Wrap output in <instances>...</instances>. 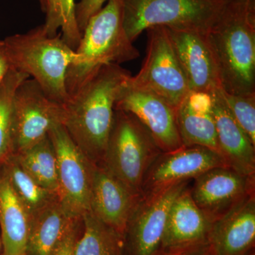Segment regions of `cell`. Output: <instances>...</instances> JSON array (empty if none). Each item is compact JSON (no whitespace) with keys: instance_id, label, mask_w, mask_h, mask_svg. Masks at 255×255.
Returning <instances> with one entry per match:
<instances>
[{"instance_id":"6da1fadb","label":"cell","mask_w":255,"mask_h":255,"mask_svg":"<svg viewBox=\"0 0 255 255\" xmlns=\"http://www.w3.org/2000/svg\"><path fill=\"white\" fill-rule=\"evenodd\" d=\"M131 76L121 65H103L64 105L63 125L72 140L96 165H102L110 137L114 105Z\"/></svg>"},{"instance_id":"7a4b0ae2","label":"cell","mask_w":255,"mask_h":255,"mask_svg":"<svg viewBox=\"0 0 255 255\" xmlns=\"http://www.w3.org/2000/svg\"><path fill=\"white\" fill-rule=\"evenodd\" d=\"M207 38L221 88L231 95L255 94V0H228Z\"/></svg>"},{"instance_id":"3957f363","label":"cell","mask_w":255,"mask_h":255,"mask_svg":"<svg viewBox=\"0 0 255 255\" xmlns=\"http://www.w3.org/2000/svg\"><path fill=\"white\" fill-rule=\"evenodd\" d=\"M66 75L69 97L75 95L103 65H121L140 56L124 25L122 0H107L90 18Z\"/></svg>"},{"instance_id":"277c9868","label":"cell","mask_w":255,"mask_h":255,"mask_svg":"<svg viewBox=\"0 0 255 255\" xmlns=\"http://www.w3.org/2000/svg\"><path fill=\"white\" fill-rule=\"evenodd\" d=\"M4 42L11 68L34 80L53 102L62 105L68 102L66 75L76 53L61 36H49L41 25Z\"/></svg>"},{"instance_id":"5b68a950","label":"cell","mask_w":255,"mask_h":255,"mask_svg":"<svg viewBox=\"0 0 255 255\" xmlns=\"http://www.w3.org/2000/svg\"><path fill=\"white\" fill-rule=\"evenodd\" d=\"M162 150L132 114L114 111L113 124L102 165L132 194L142 196L146 174Z\"/></svg>"},{"instance_id":"8992f818","label":"cell","mask_w":255,"mask_h":255,"mask_svg":"<svg viewBox=\"0 0 255 255\" xmlns=\"http://www.w3.org/2000/svg\"><path fill=\"white\" fill-rule=\"evenodd\" d=\"M228 0H122L124 25L134 42L152 26L208 32Z\"/></svg>"},{"instance_id":"52a82bcc","label":"cell","mask_w":255,"mask_h":255,"mask_svg":"<svg viewBox=\"0 0 255 255\" xmlns=\"http://www.w3.org/2000/svg\"><path fill=\"white\" fill-rule=\"evenodd\" d=\"M146 31L147 55L140 71L130 76L128 83L158 95L177 110L190 90L168 29L157 26Z\"/></svg>"},{"instance_id":"ba28073f","label":"cell","mask_w":255,"mask_h":255,"mask_svg":"<svg viewBox=\"0 0 255 255\" xmlns=\"http://www.w3.org/2000/svg\"><path fill=\"white\" fill-rule=\"evenodd\" d=\"M58 165V200L69 219H82L90 212L96 164L72 140L63 124L48 132Z\"/></svg>"},{"instance_id":"9c48e42d","label":"cell","mask_w":255,"mask_h":255,"mask_svg":"<svg viewBox=\"0 0 255 255\" xmlns=\"http://www.w3.org/2000/svg\"><path fill=\"white\" fill-rule=\"evenodd\" d=\"M189 181L145 193L137 201L124 233L127 255H162V238L169 211Z\"/></svg>"},{"instance_id":"30bf717a","label":"cell","mask_w":255,"mask_h":255,"mask_svg":"<svg viewBox=\"0 0 255 255\" xmlns=\"http://www.w3.org/2000/svg\"><path fill=\"white\" fill-rule=\"evenodd\" d=\"M64 116V106L48 98L34 80L21 82L13 102V154L48 136L52 128L63 124Z\"/></svg>"},{"instance_id":"8fae6325","label":"cell","mask_w":255,"mask_h":255,"mask_svg":"<svg viewBox=\"0 0 255 255\" xmlns=\"http://www.w3.org/2000/svg\"><path fill=\"white\" fill-rule=\"evenodd\" d=\"M114 110L132 114L150 132L162 152L184 146L178 130L177 110L158 95L132 86L128 80L119 92Z\"/></svg>"},{"instance_id":"7c38bea8","label":"cell","mask_w":255,"mask_h":255,"mask_svg":"<svg viewBox=\"0 0 255 255\" xmlns=\"http://www.w3.org/2000/svg\"><path fill=\"white\" fill-rule=\"evenodd\" d=\"M219 167L228 166L219 152L204 146H183L175 150L162 152L146 174L142 195L164 186L195 179L209 169Z\"/></svg>"},{"instance_id":"4fadbf2b","label":"cell","mask_w":255,"mask_h":255,"mask_svg":"<svg viewBox=\"0 0 255 255\" xmlns=\"http://www.w3.org/2000/svg\"><path fill=\"white\" fill-rule=\"evenodd\" d=\"M167 28L190 92L210 94L221 87L219 68L207 32Z\"/></svg>"},{"instance_id":"5bb4252c","label":"cell","mask_w":255,"mask_h":255,"mask_svg":"<svg viewBox=\"0 0 255 255\" xmlns=\"http://www.w3.org/2000/svg\"><path fill=\"white\" fill-rule=\"evenodd\" d=\"M194 179L191 198L214 221L254 189V176L245 175L230 167H215Z\"/></svg>"},{"instance_id":"9a60e30c","label":"cell","mask_w":255,"mask_h":255,"mask_svg":"<svg viewBox=\"0 0 255 255\" xmlns=\"http://www.w3.org/2000/svg\"><path fill=\"white\" fill-rule=\"evenodd\" d=\"M254 191L215 220L208 243L214 255H248L254 252Z\"/></svg>"},{"instance_id":"2e32d148","label":"cell","mask_w":255,"mask_h":255,"mask_svg":"<svg viewBox=\"0 0 255 255\" xmlns=\"http://www.w3.org/2000/svg\"><path fill=\"white\" fill-rule=\"evenodd\" d=\"M214 221L196 205L188 187L177 196L169 211L162 238V255L207 243Z\"/></svg>"},{"instance_id":"e0dca14e","label":"cell","mask_w":255,"mask_h":255,"mask_svg":"<svg viewBox=\"0 0 255 255\" xmlns=\"http://www.w3.org/2000/svg\"><path fill=\"white\" fill-rule=\"evenodd\" d=\"M140 197L132 194L102 166H96L90 212L124 237L128 223Z\"/></svg>"},{"instance_id":"ac0fdd59","label":"cell","mask_w":255,"mask_h":255,"mask_svg":"<svg viewBox=\"0 0 255 255\" xmlns=\"http://www.w3.org/2000/svg\"><path fill=\"white\" fill-rule=\"evenodd\" d=\"M221 88L209 94L219 153L228 167L245 175L254 176L255 145L231 115L221 96Z\"/></svg>"},{"instance_id":"d6986e66","label":"cell","mask_w":255,"mask_h":255,"mask_svg":"<svg viewBox=\"0 0 255 255\" xmlns=\"http://www.w3.org/2000/svg\"><path fill=\"white\" fill-rule=\"evenodd\" d=\"M176 118L183 145L204 146L219 152L209 94L189 92L177 107Z\"/></svg>"},{"instance_id":"ffe728a7","label":"cell","mask_w":255,"mask_h":255,"mask_svg":"<svg viewBox=\"0 0 255 255\" xmlns=\"http://www.w3.org/2000/svg\"><path fill=\"white\" fill-rule=\"evenodd\" d=\"M31 215L0 171V228L1 255H26Z\"/></svg>"},{"instance_id":"44dd1931","label":"cell","mask_w":255,"mask_h":255,"mask_svg":"<svg viewBox=\"0 0 255 255\" xmlns=\"http://www.w3.org/2000/svg\"><path fill=\"white\" fill-rule=\"evenodd\" d=\"M71 220L58 198L32 215L26 255H52Z\"/></svg>"},{"instance_id":"7402d4cb","label":"cell","mask_w":255,"mask_h":255,"mask_svg":"<svg viewBox=\"0 0 255 255\" xmlns=\"http://www.w3.org/2000/svg\"><path fill=\"white\" fill-rule=\"evenodd\" d=\"M14 155L30 177L42 187L58 195L56 155L48 135L41 141Z\"/></svg>"},{"instance_id":"603a6c76","label":"cell","mask_w":255,"mask_h":255,"mask_svg":"<svg viewBox=\"0 0 255 255\" xmlns=\"http://www.w3.org/2000/svg\"><path fill=\"white\" fill-rule=\"evenodd\" d=\"M83 224L75 255H127L124 236L91 213L83 216Z\"/></svg>"},{"instance_id":"cb8c5ba5","label":"cell","mask_w":255,"mask_h":255,"mask_svg":"<svg viewBox=\"0 0 255 255\" xmlns=\"http://www.w3.org/2000/svg\"><path fill=\"white\" fill-rule=\"evenodd\" d=\"M0 171L31 216L58 198L57 194L42 187L30 177L14 154L5 160Z\"/></svg>"},{"instance_id":"d4e9b609","label":"cell","mask_w":255,"mask_h":255,"mask_svg":"<svg viewBox=\"0 0 255 255\" xmlns=\"http://www.w3.org/2000/svg\"><path fill=\"white\" fill-rule=\"evenodd\" d=\"M27 78L11 68L0 85V167L13 154V102L16 89Z\"/></svg>"},{"instance_id":"484cf974","label":"cell","mask_w":255,"mask_h":255,"mask_svg":"<svg viewBox=\"0 0 255 255\" xmlns=\"http://www.w3.org/2000/svg\"><path fill=\"white\" fill-rule=\"evenodd\" d=\"M75 6V0H54L53 13L43 24L50 36L58 35L60 28L62 39L73 50L78 48L82 35L77 23Z\"/></svg>"},{"instance_id":"4316f807","label":"cell","mask_w":255,"mask_h":255,"mask_svg":"<svg viewBox=\"0 0 255 255\" xmlns=\"http://www.w3.org/2000/svg\"><path fill=\"white\" fill-rule=\"evenodd\" d=\"M221 93L231 115L255 145V94L231 95L222 88Z\"/></svg>"},{"instance_id":"83f0119b","label":"cell","mask_w":255,"mask_h":255,"mask_svg":"<svg viewBox=\"0 0 255 255\" xmlns=\"http://www.w3.org/2000/svg\"><path fill=\"white\" fill-rule=\"evenodd\" d=\"M83 218L72 219L52 255H75L77 243L83 231Z\"/></svg>"},{"instance_id":"f1b7e54d","label":"cell","mask_w":255,"mask_h":255,"mask_svg":"<svg viewBox=\"0 0 255 255\" xmlns=\"http://www.w3.org/2000/svg\"><path fill=\"white\" fill-rule=\"evenodd\" d=\"M107 0H81L75 6V16L79 29L83 33L90 18L102 9Z\"/></svg>"},{"instance_id":"f546056e","label":"cell","mask_w":255,"mask_h":255,"mask_svg":"<svg viewBox=\"0 0 255 255\" xmlns=\"http://www.w3.org/2000/svg\"><path fill=\"white\" fill-rule=\"evenodd\" d=\"M11 69V64H10L4 42L0 41V85Z\"/></svg>"},{"instance_id":"4dcf8cb0","label":"cell","mask_w":255,"mask_h":255,"mask_svg":"<svg viewBox=\"0 0 255 255\" xmlns=\"http://www.w3.org/2000/svg\"><path fill=\"white\" fill-rule=\"evenodd\" d=\"M163 255H214L210 248L209 243L200 245L183 251L174 252Z\"/></svg>"},{"instance_id":"1f68e13d","label":"cell","mask_w":255,"mask_h":255,"mask_svg":"<svg viewBox=\"0 0 255 255\" xmlns=\"http://www.w3.org/2000/svg\"><path fill=\"white\" fill-rule=\"evenodd\" d=\"M43 12L46 15V18H49L53 13L54 0H38Z\"/></svg>"}]
</instances>
